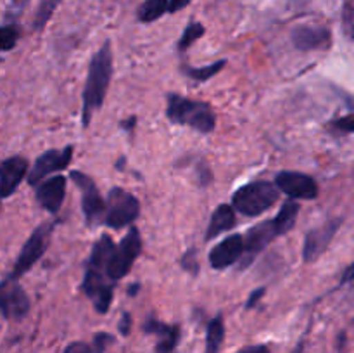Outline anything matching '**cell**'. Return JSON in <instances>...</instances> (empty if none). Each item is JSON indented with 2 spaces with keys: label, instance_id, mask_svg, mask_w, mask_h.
I'll list each match as a JSON object with an SVG mask.
<instances>
[{
  "label": "cell",
  "instance_id": "6da1fadb",
  "mask_svg": "<svg viewBox=\"0 0 354 353\" xmlns=\"http://www.w3.org/2000/svg\"><path fill=\"white\" fill-rule=\"evenodd\" d=\"M111 78H113V47H111V42L107 40L92 55V61L88 66L82 106V121L85 128L92 121V114L102 107L107 96V89L111 85Z\"/></svg>",
  "mask_w": 354,
  "mask_h": 353
},
{
  "label": "cell",
  "instance_id": "7a4b0ae2",
  "mask_svg": "<svg viewBox=\"0 0 354 353\" xmlns=\"http://www.w3.org/2000/svg\"><path fill=\"white\" fill-rule=\"evenodd\" d=\"M166 116L171 123L185 125L199 134H211L216 128V114L209 104L189 99L180 93H168L166 97Z\"/></svg>",
  "mask_w": 354,
  "mask_h": 353
},
{
  "label": "cell",
  "instance_id": "3957f363",
  "mask_svg": "<svg viewBox=\"0 0 354 353\" xmlns=\"http://www.w3.org/2000/svg\"><path fill=\"white\" fill-rule=\"evenodd\" d=\"M280 189L272 182L258 180L239 187L232 196V206L245 217H258L279 201Z\"/></svg>",
  "mask_w": 354,
  "mask_h": 353
},
{
  "label": "cell",
  "instance_id": "277c9868",
  "mask_svg": "<svg viewBox=\"0 0 354 353\" xmlns=\"http://www.w3.org/2000/svg\"><path fill=\"white\" fill-rule=\"evenodd\" d=\"M142 253V235L137 227H131L123 241L114 248L109 262L106 265V277L113 282L123 279L133 266L135 260Z\"/></svg>",
  "mask_w": 354,
  "mask_h": 353
},
{
  "label": "cell",
  "instance_id": "5b68a950",
  "mask_svg": "<svg viewBox=\"0 0 354 353\" xmlns=\"http://www.w3.org/2000/svg\"><path fill=\"white\" fill-rule=\"evenodd\" d=\"M107 208L104 224L109 228H123L133 224L140 215V203L137 197L121 187H113L107 194Z\"/></svg>",
  "mask_w": 354,
  "mask_h": 353
},
{
  "label": "cell",
  "instance_id": "8992f818",
  "mask_svg": "<svg viewBox=\"0 0 354 353\" xmlns=\"http://www.w3.org/2000/svg\"><path fill=\"white\" fill-rule=\"evenodd\" d=\"M52 232H54V224H41L35 228L33 234L24 242L16 263H14L10 279H19L21 275H24L45 255V251L48 249V244H50Z\"/></svg>",
  "mask_w": 354,
  "mask_h": 353
},
{
  "label": "cell",
  "instance_id": "52a82bcc",
  "mask_svg": "<svg viewBox=\"0 0 354 353\" xmlns=\"http://www.w3.org/2000/svg\"><path fill=\"white\" fill-rule=\"evenodd\" d=\"M69 176H71V180L76 183L80 192H82V211L83 215H85L86 224L88 225L104 224L107 203L104 201V197L100 196L95 182H93L88 175H85V173L82 172H76V170L69 173Z\"/></svg>",
  "mask_w": 354,
  "mask_h": 353
},
{
  "label": "cell",
  "instance_id": "ba28073f",
  "mask_svg": "<svg viewBox=\"0 0 354 353\" xmlns=\"http://www.w3.org/2000/svg\"><path fill=\"white\" fill-rule=\"evenodd\" d=\"M114 286H116V282L107 279L106 273L93 269H85L82 291L92 300L93 308L99 314H106L111 308L114 298Z\"/></svg>",
  "mask_w": 354,
  "mask_h": 353
},
{
  "label": "cell",
  "instance_id": "9c48e42d",
  "mask_svg": "<svg viewBox=\"0 0 354 353\" xmlns=\"http://www.w3.org/2000/svg\"><path fill=\"white\" fill-rule=\"evenodd\" d=\"M30 311V298L16 279L0 282V314L9 320H21Z\"/></svg>",
  "mask_w": 354,
  "mask_h": 353
},
{
  "label": "cell",
  "instance_id": "30bf717a",
  "mask_svg": "<svg viewBox=\"0 0 354 353\" xmlns=\"http://www.w3.org/2000/svg\"><path fill=\"white\" fill-rule=\"evenodd\" d=\"M282 232H280L279 225H277L275 218L272 220H265L261 224L254 225L248 230V235L244 237V256H242V266H248L254 262L256 256L270 244V242L275 241L277 237H280Z\"/></svg>",
  "mask_w": 354,
  "mask_h": 353
},
{
  "label": "cell",
  "instance_id": "8fae6325",
  "mask_svg": "<svg viewBox=\"0 0 354 353\" xmlns=\"http://www.w3.org/2000/svg\"><path fill=\"white\" fill-rule=\"evenodd\" d=\"M73 159V145H66L64 149H48L44 154H40L35 161L33 168H31L30 175H28V183L30 185H37L41 180L47 179L52 173L62 172L69 166Z\"/></svg>",
  "mask_w": 354,
  "mask_h": 353
},
{
  "label": "cell",
  "instance_id": "7c38bea8",
  "mask_svg": "<svg viewBox=\"0 0 354 353\" xmlns=\"http://www.w3.org/2000/svg\"><path fill=\"white\" fill-rule=\"evenodd\" d=\"M275 185L290 199L313 201L318 197V183L313 176L301 172H280L275 176Z\"/></svg>",
  "mask_w": 354,
  "mask_h": 353
},
{
  "label": "cell",
  "instance_id": "4fadbf2b",
  "mask_svg": "<svg viewBox=\"0 0 354 353\" xmlns=\"http://www.w3.org/2000/svg\"><path fill=\"white\" fill-rule=\"evenodd\" d=\"M342 224V218H335V220L325 221L324 225L311 228L306 234L303 242V260L306 263H313L327 251L330 246L332 239L337 234L339 227Z\"/></svg>",
  "mask_w": 354,
  "mask_h": 353
},
{
  "label": "cell",
  "instance_id": "5bb4252c",
  "mask_svg": "<svg viewBox=\"0 0 354 353\" xmlns=\"http://www.w3.org/2000/svg\"><path fill=\"white\" fill-rule=\"evenodd\" d=\"M244 256V235L234 234L213 246L209 251V265L214 270H225L241 262Z\"/></svg>",
  "mask_w": 354,
  "mask_h": 353
},
{
  "label": "cell",
  "instance_id": "9a60e30c",
  "mask_svg": "<svg viewBox=\"0 0 354 353\" xmlns=\"http://www.w3.org/2000/svg\"><path fill=\"white\" fill-rule=\"evenodd\" d=\"M290 40L297 51L310 52L327 48L332 42V35L324 26H310V24H301L290 31Z\"/></svg>",
  "mask_w": 354,
  "mask_h": 353
},
{
  "label": "cell",
  "instance_id": "2e32d148",
  "mask_svg": "<svg viewBox=\"0 0 354 353\" xmlns=\"http://www.w3.org/2000/svg\"><path fill=\"white\" fill-rule=\"evenodd\" d=\"M66 180L64 175H54L50 179L44 180L37 189V201L44 210L55 215L61 210L66 197Z\"/></svg>",
  "mask_w": 354,
  "mask_h": 353
},
{
  "label": "cell",
  "instance_id": "e0dca14e",
  "mask_svg": "<svg viewBox=\"0 0 354 353\" xmlns=\"http://www.w3.org/2000/svg\"><path fill=\"white\" fill-rule=\"evenodd\" d=\"M28 173V159L12 156L0 163V197L12 196Z\"/></svg>",
  "mask_w": 354,
  "mask_h": 353
},
{
  "label": "cell",
  "instance_id": "ac0fdd59",
  "mask_svg": "<svg viewBox=\"0 0 354 353\" xmlns=\"http://www.w3.org/2000/svg\"><path fill=\"white\" fill-rule=\"evenodd\" d=\"M144 331L151 332V334L158 336V345H156V352L158 353H173L180 339V327L178 325L165 324L156 318H147L144 324Z\"/></svg>",
  "mask_w": 354,
  "mask_h": 353
},
{
  "label": "cell",
  "instance_id": "d6986e66",
  "mask_svg": "<svg viewBox=\"0 0 354 353\" xmlns=\"http://www.w3.org/2000/svg\"><path fill=\"white\" fill-rule=\"evenodd\" d=\"M237 224V217H235V208L232 204H220L216 210L211 215L209 225H207L206 230V241H213L214 237H218L223 232L232 230Z\"/></svg>",
  "mask_w": 354,
  "mask_h": 353
},
{
  "label": "cell",
  "instance_id": "ffe728a7",
  "mask_svg": "<svg viewBox=\"0 0 354 353\" xmlns=\"http://www.w3.org/2000/svg\"><path fill=\"white\" fill-rule=\"evenodd\" d=\"M299 210H301L299 203H297L296 199H290V197L282 204V208H280V211L277 213V217H275V221H277V225H279L282 235L292 230L294 225H296V221H297Z\"/></svg>",
  "mask_w": 354,
  "mask_h": 353
},
{
  "label": "cell",
  "instance_id": "44dd1931",
  "mask_svg": "<svg viewBox=\"0 0 354 353\" xmlns=\"http://www.w3.org/2000/svg\"><path fill=\"white\" fill-rule=\"evenodd\" d=\"M166 12H169V0H145L138 7V19L142 23H154Z\"/></svg>",
  "mask_w": 354,
  "mask_h": 353
},
{
  "label": "cell",
  "instance_id": "7402d4cb",
  "mask_svg": "<svg viewBox=\"0 0 354 353\" xmlns=\"http://www.w3.org/2000/svg\"><path fill=\"white\" fill-rule=\"evenodd\" d=\"M225 338V324L223 317L216 315L213 320L207 324V332H206V352L204 353H218L221 348V343Z\"/></svg>",
  "mask_w": 354,
  "mask_h": 353
},
{
  "label": "cell",
  "instance_id": "603a6c76",
  "mask_svg": "<svg viewBox=\"0 0 354 353\" xmlns=\"http://www.w3.org/2000/svg\"><path fill=\"white\" fill-rule=\"evenodd\" d=\"M227 66V61H216L213 64H207L203 66V68H183V73H185L189 78L197 80V82H207V80L213 78L214 75L221 71V69Z\"/></svg>",
  "mask_w": 354,
  "mask_h": 353
},
{
  "label": "cell",
  "instance_id": "cb8c5ba5",
  "mask_svg": "<svg viewBox=\"0 0 354 353\" xmlns=\"http://www.w3.org/2000/svg\"><path fill=\"white\" fill-rule=\"evenodd\" d=\"M204 33H206V28H204L203 24L197 23V21L189 23V26L183 30L182 37H180V40H178V51L185 52L187 48L192 47V45L196 44V42L199 40Z\"/></svg>",
  "mask_w": 354,
  "mask_h": 353
},
{
  "label": "cell",
  "instance_id": "d4e9b609",
  "mask_svg": "<svg viewBox=\"0 0 354 353\" xmlns=\"http://www.w3.org/2000/svg\"><path fill=\"white\" fill-rule=\"evenodd\" d=\"M59 3H61V0H41L40 7H38L37 10V16H35V30H41V28L47 24V21L50 19V16L54 14V10L57 9Z\"/></svg>",
  "mask_w": 354,
  "mask_h": 353
},
{
  "label": "cell",
  "instance_id": "484cf974",
  "mask_svg": "<svg viewBox=\"0 0 354 353\" xmlns=\"http://www.w3.org/2000/svg\"><path fill=\"white\" fill-rule=\"evenodd\" d=\"M17 44V31L12 26L0 28V51H10Z\"/></svg>",
  "mask_w": 354,
  "mask_h": 353
},
{
  "label": "cell",
  "instance_id": "4316f807",
  "mask_svg": "<svg viewBox=\"0 0 354 353\" xmlns=\"http://www.w3.org/2000/svg\"><path fill=\"white\" fill-rule=\"evenodd\" d=\"M180 265H182L183 270L190 272L192 275H197L199 273V260H197V249L190 248L187 249L185 255L180 258Z\"/></svg>",
  "mask_w": 354,
  "mask_h": 353
},
{
  "label": "cell",
  "instance_id": "83f0119b",
  "mask_svg": "<svg viewBox=\"0 0 354 353\" xmlns=\"http://www.w3.org/2000/svg\"><path fill=\"white\" fill-rule=\"evenodd\" d=\"M334 130L341 132V134H354V114H348V116L337 118L330 123Z\"/></svg>",
  "mask_w": 354,
  "mask_h": 353
},
{
  "label": "cell",
  "instance_id": "f1b7e54d",
  "mask_svg": "<svg viewBox=\"0 0 354 353\" xmlns=\"http://www.w3.org/2000/svg\"><path fill=\"white\" fill-rule=\"evenodd\" d=\"M113 341L114 338L111 334H107V332H97V334L93 336V348H95V353H104V350H106Z\"/></svg>",
  "mask_w": 354,
  "mask_h": 353
},
{
  "label": "cell",
  "instance_id": "f546056e",
  "mask_svg": "<svg viewBox=\"0 0 354 353\" xmlns=\"http://www.w3.org/2000/svg\"><path fill=\"white\" fill-rule=\"evenodd\" d=\"M265 293H266L265 287H258V289L252 291V293L249 294L248 303H245V308H254L256 305H258L259 301H261V298L265 296Z\"/></svg>",
  "mask_w": 354,
  "mask_h": 353
},
{
  "label": "cell",
  "instance_id": "4dcf8cb0",
  "mask_svg": "<svg viewBox=\"0 0 354 353\" xmlns=\"http://www.w3.org/2000/svg\"><path fill=\"white\" fill-rule=\"evenodd\" d=\"M62 353H93V352L88 345H85V343L75 341L71 343V345L66 346V350Z\"/></svg>",
  "mask_w": 354,
  "mask_h": 353
},
{
  "label": "cell",
  "instance_id": "1f68e13d",
  "mask_svg": "<svg viewBox=\"0 0 354 353\" xmlns=\"http://www.w3.org/2000/svg\"><path fill=\"white\" fill-rule=\"evenodd\" d=\"M131 331V315L128 314V311H124L123 315H121V320H120V332L123 336H128Z\"/></svg>",
  "mask_w": 354,
  "mask_h": 353
},
{
  "label": "cell",
  "instance_id": "d6a6232c",
  "mask_svg": "<svg viewBox=\"0 0 354 353\" xmlns=\"http://www.w3.org/2000/svg\"><path fill=\"white\" fill-rule=\"evenodd\" d=\"M344 23H346V28H348V33L354 37V9L351 7H348L344 12Z\"/></svg>",
  "mask_w": 354,
  "mask_h": 353
},
{
  "label": "cell",
  "instance_id": "836d02e7",
  "mask_svg": "<svg viewBox=\"0 0 354 353\" xmlns=\"http://www.w3.org/2000/svg\"><path fill=\"white\" fill-rule=\"evenodd\" d=\"M135 127H137V116H130L127 120H121V128L127 130L128 134H133Z\"/></svg>",
  "mask_w": 354,
  "mask_h": 353
},
{
  "label": "cell",
  "instance_id": "e575fe53",
  "mask_svg": "<svg viewBox=\"0 0 354 353\" xmlns=\"http://www.w3.org/2000/svg\"><path fill=\"white\" fill-rule=\"evenodd\" d=\"M192 0H169V12H176V10H182L183 7H187Z\"/></svg>",
  "mask_w": 354,
  "mask_h": 353
},
{
  "label": "cell",
  "instance_id": "d590c367",
  "mask_svg": "<svg viewBox=\"0 0 354 353\" xmlns=\"http://www.w3.org/2000/svg\"><path fill=\"white\" fill-rule=\"evenodd\" d=\"M239 353H270V350L263 345H254V346H248V348L241 350Z\"/></svg>",
  "mask_w": 354,
  "mask_h": 353
},
{
  "label": "cell",
  "instance_id": "8d00e7d4",
  "mask_svg": "<svg viewBox=\"0 0 354 353\" xmlns=\"http://www.w3.org/2000/svg\"><path fill=\"white\" fill-rule=\"evenodd\" d=\"M351 280H354V263L346 269L344 275H342V282H351Z\"/></svg>",
  "mask_w": 354,
  "mask_h": 353
},
{
  "label": "cell",
  "instance_id": "74e56055",
  "mask_svg": "<svg viewBox=\"0 0 354 353\" xmlns=\"http://www.w3.org/2000/svg\"><path fill=\"white\" fill-rule=\"evenodd\" d=\"M138 291H140V286H138V284H131V286L128 287V294H130V296H135Z\"/></svg>",
  "mask_w": 354,
  "mask_h": 353
}]
</instances>
